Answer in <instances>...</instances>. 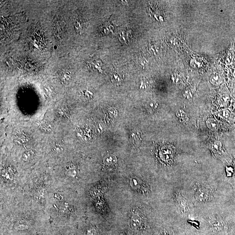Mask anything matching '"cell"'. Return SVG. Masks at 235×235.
Wrapping results in <instances>:
<instances>
[{
    "mask_svg": "<svg viewBox=\"0 0 235 235\" xmlns=\"http://www.w3.org/2000/svg\"><path fill=\"white\" fill-rule=\"evenodd\" d=\"M104 163L105 165H114L117 162V159L115 156L113 155H109L107 156L104 158L103 160Z\"/></svg>",
    "mask_w": 235,
    "mask_h": 235,
    "instance_id": "9c48e42d",
    "label": "cell"
},
{
    "mask_svg": "<svg viewBox=\"0 0 235 235\" xmlns=\"http://www.w3.org/2000/svg\"><path fill=\"white\" fill-rule=\"evenodd\" d=\"M111 80L116 85H120L123 80V75L119 71H114L111 74Z\"/></svg>",
    "mask_w": 235,
    "mask_h": 235,
    "instance_id": "5b68a950",
    "label": "cell"
},
{
    "mask_svg": "<svg viewBox=\"0 0 235 235\" xmlns=\"http://www.w3.org/2000/svg\"><path fill=\"white\" fill-rule=\"evenodd\" d=\"M206 124L209 128L212 131H216L219 128L218 122L213 119H209L207 120Z\"/></svg>",
    "mask_w": 235,
    "mask_h": 235,
    "instance_id": "ba28073f",
    "label": "cell"
},
{
    "mask_svg": "<svg viewBox=\"0 0 235 235\" xmlns=\"http://www.w3.org/2000/svg\"><path fill=\"white\" fill-rule=\"evenodd\" d=\"M176 115L181 120H185L186 119V115L183 111L180 110L177 111Z\"/></svg>",
    "mask_w": 235,
    "mask_h": 235,
    "instance_id": "2e32d148",
    "label": "cell"
},
{
    "mask_svg": "<svg viewBox=\"0 0 235 235\" xmlns=\"http://www.w3.org/2000/svg\"><path fill=\"white\" fill-rule=\"evenodd\" d=\"M15 141L19 144H24L29 141V137L24 133H19L15 136Z\"/></svg>",
    "mask_w": 235,
    "mask_h": 235,
    "instance_id": "8992f818",
    "label": "cell"
},
{
    "mask_svg": "<svg viewBox=\"0 0 235 235\" xmlns=\"http://www.w3.org/2000/svg\"><path fill=\"white\" fill-rule=\"evenodd\" d=\"M211 82L215 85H219L221 83V79L219 76L215 75L211 78Z\"/></svg>",
    "mask_w": 235,
    "mask_h": 235,
    "instance_id": "5bb4252c",
    "label": "cell"
},
{
    "mask_svg": "<svg viewBox=\"0 0 235 235\" xmlns=\"http://www.w3.org/2000/svg\"><path fill=\"white\" fill-rule=\"evenodd\" d=\"M60 78L62 83H68L70 82L72 78V72L68 68H65L61 71L60 73Z\"/></svg>",
    "mask_w": 235,
    "mask_h": 235,
    "instance_id": "7a4b0ae2",
    "label": "cell"
},
{
    "mask_svg": "<svg viewBox=\"0 0 235 235\" xmlns=\"http://www.w3.org/2000/svg\"><path fill=\"white\" fill-rule=\"evenodd\" d=\"M144 235L143 234V233H141V234H139V235Z\"/></svg>",
    "mask_w": 235,
    "mask_h": 235,
    "instance_id": "d6986e66",
    "label": "cell"
},
{
    "mask_svg": "<svg viewBox=\"0 0 235 235\" xmlns=\"http://www.w3.org/2000/svg\"><path fill=\"white\" fill-rule=\"evenodd\" d=\"M229 112L227 110L223 109L220 111L218 113V115L220 118H223V119H227L229 116Z\"/></svg>",
    "mask_w": 235,
    "mask_h": 235,
    "instance_id": "4fadbf2b",
    "label": "cell"
},
{
    "mask_svg": "<svg viewBox=\"0 0 235 235\" xmlns=\"http://www.w3.org/2000/svg\"><path fill=\"white\" fill-rule=\"evenodd\" d=\"M233 168V172L232 176L228 180V182H229L231 185H232L233 188L235 190V165L234 168Z\"/></svg>",
    "mask_w": 235,
    "mask_h": 235,
    "instance_id": "9a60e30c",
    "label": "cell"
},
{
    "mask_svg": "<svg viewBox=\"0 0 235 235\" xmlns=\"http://www.w3.org/2000/svg\"><path fill=\"white\" fill-rule=\"evenodd\" d=\"M54 148L55 150L56 151H60L61 150V149H62V147L60 146V145H59V144H56V145H55Z\"/></svg>",
    "mask_w": 235,
    "mask_h": 235,
    "instance_id": "ac0fdd59",
    "label": "cell"
},
{
    "mask_svg": "<svg viewBox=\"0 0 235 235\" xmlns=\"http://www.w3.org/2000/svg\"><path fill=\"white\" fill-rule=\"evenodd\" d=\"M142 220L140 216H133L131 219L130 225L131 227L135 229H139L142 226Z\"/></svg>",
    "mask_w": 235,
    "mask_h": 235,
    "instance_id": "277c9868",
    "label": "cell"
},
{
    "mask_svg": "<svg viewBox=\"0 0 235 235\" xmlns=\"http://www.w3.org/2000/svg\"><path fill=\"white\" fill-rule=\"evenodd\" d=\"M40 129L44 132L46 133L50 132L52 130V127L50 123L45 121L40 122L38 124Z\"/></svg>",
    "mask_w": 235,
    "mask_h": 235,
    "instance_id": "52a82bcc",
    "label": "cell"
},
{
    "mask_svg": "<svg viewBox=\"0 0 235 235\" xmlns=\"http://www.w3.org/2000/svg\"><path fill=\"white\" fill-rule=\"evenodd\" d=\"M157 104L153 101H150L146 104V107L148 110L154 111L157 108Z\"/></svg>",
    "mask_w": 235,
    "mask_h": 235,
    "instance_id": "7c38bea8",
    "label": "cell"
},
{
    "mask_svg": "<svg viewBox=\"0 0 235 235\" xmlns=\"http://www.w3.org/2000/svg\"><path fill=\"white\" fill-rule=\"evenodd\" d=\"M95 231L94 229H91L88 231L86 235H95Z\"/></svg>",
    "mask_w": 235,
    "mask_h": 235,
    "instance_id": "e0dca14e",
    "label": "cell"
},
{
    "mask_svg": "<svg viewBox=\"0 0 235 235\" xmlns=\"http://www.w3.org/2000/svg\"><path fill=\"white\" fill-rule=\"evenodd\" d=\"M178 201H179L180 207L182 208L183 210L184 211L187 210V208H188V207L187 202H186L185 199L182 196H180V197L179 198Z\"/></svg>",
    "mask_w": 235,
    "mask_h": 235,
    "instance_id": "8fae6325",
    "label": "cell"
},
{
    "mask_svg": "<svg viewBox=\"0 0 235 235\" xmlns=\"http://www.w3.org/2000/svg\"><path fill=\"white\" fill-rule=\"evenodd\" d=\"M209 191L205 188L201 187L198 189L196 193V198L198 201H204L209 197Z\"/></svg>",
    "mask_w": 235,
    "mask_h": 235,
    "instance_id": "6da1fadb",
    "label": "cell"
},
{
    "mask_svg": "<svg viewBox=\"0 0 235 235\" xmlns=\"http://www.w3.org/2000/svg\"><path fill=\"white\" fill-rule=\"evenodd\" d=\"M75 28L76 31L79 33H82L83 31V23L79 19L76 20L74 22Z\"/></svg>",
    "mask_w": 235,
    "mask_h": 235,
    "instance_id": "30bf717a",
    "label": "cell"
},
{
    "mask_svg": "<svg viewBox=\"0 0 235 235\" xmlns=\"http://www.w3.org/2000/svg\"><path fill=\"white\" fill-rule=\"evenodd\" d=\"M210 149L215 155L219 156L224 154L222 149V143L220 141H216L210 145Z\"/></svg>",
    "mask_w": 235,
    "mask_h": 235,
    "instance_id": "3957f363",
    "label": "cell"
}]
</instances>
